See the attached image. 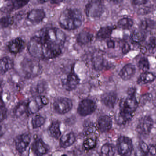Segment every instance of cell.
<instances>
[{"label":"cell","instance_id":"cell-1","mask_svg":"<svg viewBox=\"0 0 156 156\" xmlns=\"http://www.w3.org/2000/svg\"><path fill=\"white\" fill-rule=\"evenodd\" d=\"M66 40V34L61 29L46 27L32 37L27 44V51L36 59H53L62 53Z\"/></svg>","mask_w":156,"mask_h":156},{"label":"cell","instance_id":"cell-2","mask_svg":"<svg viewBox=\"0 0 156 156\" xmlns=\"http://www.w3.org/2000/svg\"><path fill=\"white\" fill-rule=\"evenodd\" d=\"M82 12L78 8H69L61 13L59 18L60 26L67 31H72L79 28L84 22Z\"/></svg>","mask_w":156,"mask_h":156},{"label":"cell","instance_id":"cell-3","mask_svg":"<svg viewBox=\"0 0 156 156\" xmlns=\"http://www.w3.org/2000/svg\"><path fill=\"white\" fill-rule=\"evenodd\" d=\"M20 66L23 75L26 79H34L41 75L43 72V67L36 59L24 58Z\"/></svg>","mask_w":156,"mask_h":156},{"label":"cell","instance_id":"cell-4","mask_svg":"<svg viewBox=\"0 0 156 156\" xmlns=\"http://www.w3.org/2000/svg\"><path fill=\"white\" fill-rule=\"evenodd\" d=\"M137 107L138 102L136 97L135 90L131 89L128 92L127 96L121 101L119 112L133 116Z\"/></svg>","mask_w":156,"mask_h":156},{"label":"cell","instance_id":"cell-5","mask_svg":"<svg viewBox=\"0 0 156 156\" xmlns=\"http://www.w3.org/2000/svg\"><path fill=\"white\" fill-rule=\"evenodd\" d=\"M49 102L48 98L45 95H35L27 101L26 114L28 115L35 114L47 105Z\"/></svg>","mask_w":156,"mask_h":156},{"label":"cell","instance_id":"cell-6","mask_svg":"<svg viewBox=\"0 0 156 156\" xmlns=\"http://www.w3.org/2000/svg\"><path fill=\"white\" fill-rule=\"evenodd\" d=\"M104 12L105 5L103 0H90L85 6V14L90 18H99Z\"/></svg>","mask_w":156,"mask_h":156},{"label":"cell","instance_id":"cell-7","mask_svg":"<svg viewBox=\"0 0 156 156\" xmlns=\"http://www.w3.org/2000/svg\"><path fill=\"white\" fill-rule=\"evenodd\" d=\"M117 149L120 156H131L133 150L132 141L127 136H120L117 141Z\"/></svg>","mask_w":156,"mask_h":156},{"label":"cell","instance_id":"cell-8","mask_svg":"<svg viewBox=\"0 0 156 156\" xmlns=\"http://www.w3.org/2000/svg\"><path fill=\"white\" fill-rule=\"evenodd\" d=\"M73 104L72 101L67 97L58 98L54 101L53 108L56 113L64 115L69 112L72 109Z\"/></svg>","mask_w":156,"mask_h":156},{"label":"cell","instance_id":"cell-9","mask_svg":"<svg viewBox=\"0 0 156 156\" xmlns=\"http://www.w3.org/2000/svg\"><path fill=\"white\" fill-rule=\"evenodd\" d=\"M97 108L96 103L91 99H83L79 103L77 112L82 116H86L93 113Z\"/></svg>","mask_w":156,"mask_h":156},{"label":"cell","instance_id":"cell-10","mask_svg":"<svg viewBox=\"0 0 156 156\" xmlns=\"http://www.w3.org/2000/svg\"><path fill=\"white\" fill-rule=\"evenodd\" d=\"M154 124V120L151 116H143L138 122L136 127L137 132L140 134L148 135L152 131Z\"/></svg>","mask_w":156,"mask_h":156},{"label":"cell","instance_id":"cell-11","mask_svg":"<svg viewBox=\"0 0 156 156\" xmlns=\"http://www.w3.org/2000/svg\"><path fill=\"white\" fill-rule=\"evenodd\" d=\"M79 78L74 72L73 68H71L68 75L63 82V86L67 91H71L75 90L80 83Z\"/></svg>","mask_w":156,"mask_h":156},{"label":"cell","instance_id":"cell-12","mask_svg":"<svg viewBox=\"0 0 156 156\" xmlns=\"http://www.w3.org/2000/svg\"><path fill=\"white\" fill-rule=\"evenodd\" d=\"M24 40L20 37L11 39L6 45L8 51L11 54H17L22 52L25 48Z\"/></svg>","mask_w":156,"mask_h":156},{"label":"cell","instance_id":"cell-13","mask_svg":"<svg viewBox=\"0 0 156 156\" xmlns=\"http://www.w3.org/2000/svg\"><path fill=\"white\" fill-rule=\"evenodd\" d=\"M30 134L25 133L16 136L15 140V144L16 150L22 154L26 150L31 142Z\"/></svg>","mask_w":156,"mask_h":156},{"label":"cell","instance_id":"cell-14","mask_svg":"<svg viewBox=\"0 0 156 156\" xmlns=\"http://www.w3.org/2000/svg\"><path fill=\"white\" fill-rule=\"evenodd\" d=\"M46 13L44 9L36 8L28 12L26 19L33 24H39L45 18Z\"/></svg>","mask_w":156,"mask_h":156},{"label":"cell","instance_id":"cell-15","mask_svg":"<svg viewBox=\"0 0 156 156\" xmlns=\"http://www.w3.org/2000/svg\"><path fill=\"white\" fill-rule=\"evenodd\" d=\"M30 0H14L10 4L3 6L0 10L3 12H13L14 10H19L26 5Z\"/></svg>","mask_w":156,"mask_h":156},{"label":"cell","instance_id":"cell-16","mask_svg":"<svg viewBox=\"0 0 156 156\" xmlns=\"http://www.w3.org/2000/svg\"><path fill=\"white\" fill-rule=\"evenodd\" d=\"M112 120L111 117L107 115L101 116L98 119V130L101 133H106L111 130L112 127Z\"/></svg>","mask_w":156,"mask_h":156},{"label":"cell","instance_id":"cell-17","mask_svg":"<svg viewBox=\"0 0 156 156\" xmlns=\"http://www.w3.org/2000/svg\"><path fill=\"white\" fill-rule=\"evenodd\" d=\"M32 150L36 156H43L47 153L48 147L41 139L36 140L32 146Z\"/></svg>","mask_w":156,"mask_h":156},{"label":"cell","instance_id":"cell-18","mask_svg":"<svg viewBox=\"0 0 156 156\" xmlns=\"http://www.w3.org/2000/svg\"><path fill=\"white\" fill-rule=\"evenodd\" d=\"M136 68L135 66L132 64L125 65L121 69L119 76L124 80L127 81L132 79L135 74Z\"/></svg>","mask_w":156,"mask_h":156},{"label":"cell","instance_id":"cell-19","mask_svg":"<svg viewBox=\"0 0 156 156\" xmlns=\"http://www.w3.org/2000/svg\"><path fill=\"white\" fill-rule=\"evenodd\" d=\"M101 101L106 107L112 109L117 103V96L114 93H105L101 96Z\"/></svg>","mask_w":156,"mask_h":156},{"label":"cell","instance_id":"cell-20","mask_svg":"<svg viewBox=\"0 0 156 156\" xmlns=\"http://www.w3.org/2000/svg\"><path fill=\"white\" fill-rule=\"evenodd\" d=\"M76 141V136L73 132L63 135L60 140V146L61 148H67L72 146Z\"/></svg>","mask_w":156,"mask_h":156},{"label":"cell","instance_id":"cell-21","mask_svg":"<svg viewBox=\"0 0 156 156\" xmlns=\"http://www.w3.org/2000/svg\"><path fill=\"white\" fill-rule=\"evenodd\" d=\"M14 67L13 60L9 57L0 58V74L4 75L12 69Z\"/></svg>","mask_w":156,"mask_h":156},{"label":"cell","instance_id":"cell-22","mask_svg":"<svg viewBox=\"0 0 156 156\" xmlns=\"http://www.w3.org/2000/svg\"><path fill=\"white\" fill-rule=\"evenodd\" d=\"M114 29V27L112 26H106L101 27L96 34V38L99 40H103L109 38Z\"/></svg>","mask_w":156,"mask_h":156},{"label":"cell","instance_id":"cell-23","mask_svg":"<svg viewBox=\"0 0 156 156\" xmlns=\"http://www.w3.org/2000/svg\"><path fill=\"white\" fill-rule=\"evenodd\" d=\"M48 89V84L45 80L38 81L34 84L31 88V92L37 95H42V94L46 91Z\"/></svg>","mask_w":156,"mask_h":156},{"label":"cell","instance_id":"cell-24","mask_svg":"<svg viewBox=\"0 0 156 156\" xmlns=\"http://www.w3.org/2000/svg\"><path fill=\"white\" fill-rule=\"evenodd\" d=\"M93 36L90 32L82 31L78 34L77 41L79 44L85 45L90 43L93 39Z\"/></svg>","mask_w":156,"mask_h":156},{"label":"cell","instance_id":"cell-25","mask_svg":"<svg viewBox=\"0 0 156 156\" xmlns=\"http://www.w3.org/2000/svg\"><path fill=\"white\" fill-rule=\"evenodd\" d=\"M48 133L52 138L56 139L59 138L61 135L59 122L58 121L52 122L49 127Z\"/></svg>","mask_w":156,"mask_h":156},{"label":"cell","instance_id":"cell-26","mask_svg":"<svg viewBox=\"0 0 156 156\" xmlns=\"http://www.w3.org/2000/svg\"><path fill=\"white\" fill-rule=\"evenodd\" d=\"M115 151L116 148L114 144L106 143L101 148L100 156H114Z\"/></svg>","mask_w":156,"mask_h":156},{"label":"cell","instance_id":"cell-27","mask_svg":"<svg viewBox=\"0 0 156 156\" xmlns=\"http://www.w3.org/2000/svg\"><path fill=\"white\" fill-rule=\"evenodd\" d=\"M86 137L83 143L84 149L89 151L95 148L97 145V136H88Z\"/></svg>","mask_w":156,"mask_h":156},{"label":"cell","instance_id":"cell-28","mask_svg":"<svg viewBox=\"0 0 156 156\" xmlns=\"http://www.w3.org/2000/svg\"><path fill=\"white\" fill-rule=\"evenodd\" d=\"M98 130L97 126L92 122H86L84 126L83 133L85 136H88L95 135L98 134Z\"/></svg>","mask_w":156,"mask_h":156},{"label":"cell","instance_id":"cell-29","mask_svg":"<svg viewBox=\"0 0 156 156\" xmlns=\"http://www.w3.org/2000/svg\"><path fill=\"white\" fill-rule=\"evenodd\" d=\"M156 77L153 73L151 72H143L142 73L137 80L138 84H146L154 81L155 80Z\"/></svg>","mask_w":156,"mask_h":156},{"label":"cell","instance_id":"cell-30","mask_svg":"<svg viewBox=\"0 0 156 156\" xmlns=\"http://www.w3.org/2000/svg\"><path fill=\"white\" fill-rule=\"evenodd\" d=\"M133 25V20L130 17H123L121 18L117 23L118 27L123 30H129L131 29Z\"/></svg>","mask_w":156,"mask_h":156},{"label":"cell","instance_id":"cell-31","mask_svg":"<svg viewBox=\"0 0 156 156\" xmlns=\"http://www.w3.org/2000/svg\"><path fill=\"white\" fill-rule=\"evenodd\" d=\"M155 27V23L151 19H144L141 21L140 24V30L146 33L147 31L154 29Z\"/></svg>","mask_w":156,"mask_h":156},{"label":"cell","instance_id":"cell-32","mask_svg":"<svg viewBox=\"0 0 156 156\" xmlns=\"http://www.w3.org/2000/svg\"><path fill=\"white\" fill-rule=\"evenodd\" d=\"M27 101H23L17 104L13 111V114L15 117L21 116L26 113Z\"/></svg>","mask_w":156,"mask_h":156},{"label":"cell","instance_id":"cell-33","mask_svg":"<svg viewBox=\"0 0 156 156\" xmlns=\"http://www.w3.org/2000/svg\"><path fill=\"white\" fill-rule=\"evenodd\" d=\"M148 150V146L143 141H141L136 148L135 156H147Z\"/></svg>","mask_w":156,"mask_h":156},{"label":"cell","instance_id":"cell-34","mask_svg":"<svg viewBox=\"0 0 156 156\" xmlns=\"http://www.w3.org/2000/svg\"><path fill=\"white\" fill-rule=\"evenodd\" d=\"M146 38V33L142 30H135L131 35V39L133 43L139 44Z\"/></svg>","mask_w":156,"mask_h":156},{"label":"cell","instance_id":"cell-35","mask_svg":"<svg viewBox=\"0 0 156 156\" xmlns=\"http://www.w3.org/2000/svg\"><path fill=\"white\" fill-rule=\"evenodd\" d=\"M45 122V118L39 114L35 115L32 118L31 124L33 129H36L41 127Z\"/></svg>","mask_w":156,"mask_h":156},{"label":"cell","instance_id":"cell-36","mask_svg":"<svg viewBox=\"0 0 156 156\" xmlns=\"http://www.w3.org/2000/svg\"><path fill=\"white\" fill-rule=\"evenodd\" d=\"M105 59L101 56H97L93 59V66L96 70H101L105 67Z\"/></svg>","mask_w":156,"mask_h":156},{"label":"cell","instance_id":"cell-37","mask_svg":"<svg viewBox=\"0 0 156 156\" xmlns=\"http://www.w3.org/2000/svg\"><path fill=\"white\" fill-rule=\"evenodd\" d=\"M13 23V17L11 16H6L0 18V27L1 28H7L12 26Z\"/></svg>","mask_w":156,"mask_h":156},{"label":"cell","instance_id":"cell-38","mask_svg":"<svg viewBox=\"0 0 156 156\" xmlns=\"http://www.w3.org/2000/svg\"><path fill=\"white\" fill-rule=\"evenodd\" d=\"M149 63L147 58L142 57L138 62V67L139 70L143 72H147L149 69Z\"/></svg>","mask_w":156,"mask_h":156},{"label":"cell","instance_id":"cell-39","mask_svg":"<svg viewBox=\"0 0 156 156\" xmlns=\"http://www.w3.org/2000/svg\"><path fill=\"white\" fill-rule=\"evenodd\" d=\"M7 110L6 107L0 108V123L2 122L7 117Z\"/></svg>","mask_w":156,"mask_h":156},{"label":"cell","instance_id":"cell-40","mask_svg":"<svg viewBox=\"0 0 156 156\" xmlns=\"http://www.w3.org/2000/svg\"><path fill=\"white\" fill-rule=\"evenodd\" d=\"M149 0H131L132 4L135 6H141L146 4Z\"/></svg>","mask_w":156,"mask_h":156},{"label":"cell","instance_id":"cell-41","mask_svg":"<svg viewBox=\"0 0 156 156\" xmlns=\"http://www.w3.org/2000/svg\"><path fill=\"white\" fill-rule=\"evenodd\" d=\"M131 50V46L128 43H123L122 46V52L123 54H126L129 52Z\"/></svg>","mask_w":156,"mask_h":156},{"label":"cell","instance_id":"cell-42","mask_svg":"<svg viewBox=\"0 0 156 156\" xmlns=\"http://www.w3.org/2000/svg\"><path fill=\"white\" fill-rule=\"evenodd\" d=\"M147 156H156L155 146L153 145L149 147V150L147 152Z\"/></svg>","mask_w":156,"mask_h":156},{"label":"cell","instance_id":"cell-43","mask_svg":"<svg viewBox=\"0 0 156 156\" xmlns=\"http://www.w3.org/2000/svg\"><path fill=\"white\" fill-rule=\"evenodd\" d=\"M148 47L151 49H154L155 48L156 40L155 37H153L150 38L148 43Z\"/></svg>","mask_w":156,"mask_h":156},{"label":"cell","instance_id":"cell-44","mask_svg":"<svg viewBox=\"0 0 156 156\" xmlns=\"http://www.w3.org/2000/svg\"><path fill=\"white\" fill-rule=\"evenodd\" d=\"M107 46L108 48H114L115 47V43L113 40L109 39L107 41Z\"/></svg>","mask_w":156,"mask_h":156},{"label":"cell","instance_id":"cell-45","mask_svg":"<svg viewBox=\"0 0 156 156\" xmlns=\"http://www.w3.org/2000/svg\"><path fill=\"white\" fill-rule=\"evenodd\" d=\"M5 107V104L3 100L2 93L0 92V108Z\"/></svg>","mask_w":156,"mask_h":156},{"label":"cell","instance_id":"cell-46","mask_svg":"<svg viewBox=\"0 0 156 156\" xmlns=\"http://www.w3.org/2000/svg\"><path fill=\"white\" fill-rule=\"evenodd\" d=\"M65 0H50V3L52 4H59L64 2Z\"/></svg>","mask_w":156,"mask_h":156},{"label":"cell","instance_id":"cell-47","mask_svg":"<svg viewBox=\"0 0 156 156\" xmlns=\"http://www.w3.org/2000/svg\"><path fill=\"white\" fill-rule=\"evenodd\" d=\"M110 1L113 3H119L122 2L123 0H110Z\"/></svg>","mask_w":156,"mask_h":156},{"label":"cell","instance_id":"cell-48","mask_svg":"<svg viewBox=\"0 0 156 156\" xmlns=\"http://www.w3.org/2000/svg\"><path fill=\"white\" fill-rule=\"evenodd\" d=\"M3 135V132L2 127L0 125V137L2 136Z\"/></svg>","mask_w":156,"mask_h":156},{"label":"cell","instance_id":"cell-49","mask_svg":"<svg viewBox=\"0 0 156 156\" xmlns=\"http://www.w3.org/2000/svg\"><path fill=\"white\" fill-rule=\"evenodd\" d=\"M40 3L43 4L47 2L48 0H38Z\"/></svg>","mask_w":156,"mask_h":156},{"label":"cell","instance_id":"cell-50","mask_svg":"<svg viewBox=\"0 0 156 156\" xmlns=\"http://www.w3.org/2000/svg\"><path fill=\"white\" fill-rule=\"evenodd\" d=\"M4 1H5V2H10V1H13V0H4Z\"/></svg>","mask_w":156,"mask_h":156},{"label":"cell","instance_id":"cell-51","mask_svg":"<svg viewBox=\"0 0 156 156\" xmlns=\"http://www.w3.org/2000/svg\"><path fill=\"white\" fill-rule=\"evenodd\" d=\"M61 156H67V155H66V154H63V155H62Z\"/></svg>","mask_w":156,"mask_h":156}]
</instances>
